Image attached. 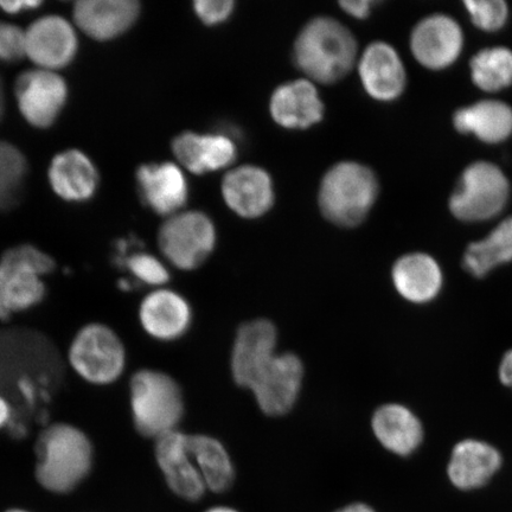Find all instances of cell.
Listing matches in <instances>:
<instances>
[{
    "instance_id": "obj_1",
    "label": "cell",
    "mask_w": 512,
    "mask_h": 512,
    "mask_svg": "<svg viewBox=\"0 0 512 512\" xmlns=\"http://www.w3.org/2000/svg\"><path fill=\"white\" fill-rule=\"evenodd\" d=\"M63 375L61 354L42 332L27 328L0 330V393L14 407L10 432L15 437H24L31 421L48 414Z\"/></svg>"
},
{
    "instance_id": "obj_2",
    "label": "cell",
    "mask_w": 512,
    "mask_h": 512,
    "mask_svg": "<svg viewBox=\"0 0 512 512\" xmlns=\"http://www.w3.org/2000/svg\"><path fill=\"white\" fill-rule=\"evenodd\" d=\"M35 478L54 495L72 494L91 476L95 448L91 437L70 422H51L37 435Z\"/></svg>"
},
{
    "instance_id": "obj_3",
    "label": "cell",
    "mask_w": 512,
    "mask_h": 512,
    "mask_svg": "<svg viewBox=\"0 0 512 512\" xmlns=\"http://www.w3.org/2000/svg\"><path fill=\"white\" fill-rule=\"evenodd\" d=\"M293 60L310 81L332 85L357 66L356 37L335 18H313L294 42Z\"/></svg>"
},
{
    "instance_id": "obj_4",
    "label": "cell",
    "mask_w": 512,
    "mask_h": 512,
    "mask_svg": "<svg viewBox=\"0 0 512 512\" xmlns=\"http://www.w3.org/2000/svg\"><path fill=\"white\" fill-rule=\"evenodd\" d=\"M380 191L379 177L369 166L350 160L337 163L320 183V213L337 227L356 228L367 220Z\"/></svg>"
},
{
    "instance_id": "obj_5",
    "label": "cell",
    "mask_w": 512,
    "mask_h": 512,
    "mask_svg": "<svg viewBox=\"0 0 512 512\" xmlns=\"http://www.w3.org/2000/svg\"><path fill=\"white\" fill-rule=\"evenodd\" d=\"M128 401L134 430L156 440L179 430L185 412L181 386L169 374L157 369H139L128 383Z\"/></svg>"
},
{
    "instance_id": "obj_6",
    "label": "cell",
    "mask_w": 512,
    "mask_h": 512,
    "mask_svg": "<svg viewBox=\"0 0 512 512\" xmlns=\"http://www.w3.org/2000/svg\"><path fill=\"white\" fill-rule=\"evenodd\" d=\"M55 268V260L30 243L10 247L0 255V312L4 320L34 310L44 302V279Z\"/></svg>"
},
{
    "instance_id": "obj_7",
    "label": "cell",
    "mask_w": 512,
    "mask_h": 512,
    "mask_svg": "<svg viewBox=\"0 0 512 512\" xmlns=\"http://www.w3.org/2000/svg\"><path fill=\"white\" fill-rule=\"evenodd\" d=\"M66 364L80 380L91 386H112L123 377L127 367L125 343L110 325L87 323L70 341Z\"/></svg>"
},
{
    "instance_id": "obj_8",
    "label": "cell",
    "mask_w": 512,
    "mask_h": 512,
    "mask_svg": "<svg viewBox=\"0 0 512 512\" xmlns=\"http://www.w3.org/2000/svg\"><path fill=\"white\" fill-rule=\"evenodd\" d=\"M510 179L490 160H475L462 171L448 198V210L463 223H483L496 219L508 207Z\"/></svg>"
},
{
    "instance_id": "obj_9",
    "label": "cell",
    "mask_w": 512,
    "mask_h": 512,
    "mask_svg": "<svg viewBox=\"0 0 512 512\" xmlns=\"http://www.w3.org/2000/svg\"><path fill=\"white\" fill-rule=\"evenodd\" d=\"M217 233L202 211H182L166 219L158 232V247L166 261L181 271L200 268L214 252Z\"/></svg>"
},
{
    "instance_id": "obj_10",
    "label": "cell",
    "mask_w": 512,
    "mask_h": 512,
    "mask_svg": "<svg viewBox=\"0 0 512 512\" xmlns=\"http://www.w3.org/2000/svg\"><path fill=\"white\" fill-rule=\"evenodd\" d=\"M68 85L57 72L32 68L17 76L15 99L19 112L37 130L57 123L68 102Z\"/></svg>"
},
{
    "instance_id": "obj_11",
    "label": "cell",
    "mask_w": 512,
    "mask_h": 512,
    "mask_svg": "<svg viewBox=\"0 0 512 512\" xmlns=\"http://www.w3.org/2000/svg\"><path fill=\"white\" fill-rule=\"evenodd\" d=\"M305 367L294 352H278L249 386L260 411L273 418L290 413L302 393Z\"/></svg>"
},
{
    "instance_id": "obj_12",
    "label": "cell",
    "mask_w": 512,
    "mask_h": 512,
    "mask_svg": "<svg viewBox=\"0 0 512 512\" xmlns=\"http://www.w3.org/2000/svg\"><path fill=\"white\" fill-rule=\"evenodd\" d=\"M465 35L456 18L432 14L421 18L409 35L413 59L431 72H443L456 64L463 54Z\"/></svg>"
},
{
    "instance_id": "obj_13",
    "label": "cell",
    "mask_w": 512,
    "mask_h": 512,
    "mask_svg": "<svg viewBox=\"0 0 512 512\" xmlns=\"http://www.w3.org/2000/svg\"><path fill=\"white\" fill-rule=\"evenodd\" d=\"M27 59L36 68L59 70L72 64L78 55L79 40L75 27L66 18L49 15L38 18L25 30Z\"/></svg>"
},
{
    "instance_id": "obj_14",
    "label": "cell",
    "mask_w": 512,
    "mask_h": 512,
    "mask_svg": "<svg viewBox=\"0 0 512 512\" xmlns=\"http://www.w3.org/2000/svg\"><path fill=\"white\" fill-rule=\"evenodd\" d=\"M277 354L278 330L271 320L256 318L241 324L230 356L234 382L248 389L256 375Z\"/></svg>"
},
{
    "instance_id": "obj_15",
    "label": "cell",
    "mask_w": 512,
    "mask_h": 512,
    "mask_svg": "<svg viewBox=\"0 0 512 512\" xmlns=\"http://www.w3.org/2000/svg\"><path fill=\"white\" fill-rule=\"evenodd\" d=\"M192 319L194 312L188 299L168 287L151 290L138 306L140 326L158 342H176L187 335Z\"/></svg>"
},
{
    "instance_id": "obj_16",
    "label": "cell",
    "mask_w": 512,
    "mask_h": 512,
    "mask_svg": "<svg viewBox=\"0 0 512 512\" xmlns=\"http://www.w3.org/2000/svg\"><path fill=\"white\" fill-rule=\"evenodd\" d=\"M364 91L379 102H394L406 92L408 75L398 50L384 41L370 43L357 61Z\"/></svg>"
},
{
    "instance_id": "obj_17",
    "label": "cell",
    "mask_w": 512,
    "mask_h": 512,
    "mask_svg": "<svg viewBox=\"0 0 512 512\" xmlns=\"http://www.w3.org/2000/svg\"><path fill=\"white\" fill-rule=\"evenodd\" d=\"M155 458L166 485L176 496L197 502L208 491L189 451V434L181 430L155 440Z\"/></svg>"
},
{
    "instance_id": "obj_18",
    "label": "cell",
    "mask_w": 512,
    "mask_h": 512,
    "mask_svg": "<svg viewBox=\"0 0 512 512\" xmlns=\"http://www.w3.org/2000/svg\"><path fill=\"white\" fill-rule=\"evenodd\" d=\"M142 14L137 0H80L73 6L74 25L98 42H108L130 31Z\"/></svg>"
},
{
    "instance_id": "obj_19",
    "label": "cell",
    "mask_w": 512,
    "mask_h": 512,
    "mask_svg": "<svg viewBox=\"0 0 512 512\" xmlns=\"http://www.w3.org/2000/svg\"><path fill=\"white\" fill-rule=\"evenodd\" d=\"M221 191L230 210L243 219H259L274 206V185L270 174L259 166L243 165L222 179Z\"/></svg>"
},
{
    "instance_id": "obj_20",
    "label": "cell",
    "mask_w": 512,
    "mask_h": 512,
    "mask_svg": "<svg viewBox=\"0 0 512 512\" xmlns=\"http://www.w3.org/2000/svg\"><path fill=\"white\" fill-rule=\"evenodd\" d=\"M140 198L153 213L170 217L185 207L189 185L184 172L170 162L140 165L136 172Z\"/></svg>"
},
{
    "instance_id": "obj_21",
    "label": "cell",
    "mask_w": 512,
    "mask_h": 512,
    "mask_svg": "<svg viewBox=\"0 0 512 512\" xmlns=\"http://www.w3.org/2000/svg\"><path fill=\"white\" fill-rule=\"evenodd\" d=\"M48 179L55 195L69 203L91 201L100 184L93 160L78 149L57 153L49 165Z\"/></svg>"
},
{
    "instance_id": "obj_22",
    "label": "cell",
    "mask_w": 512,
    "mask_h": 512,
    "mask_svg": "<svg viewBox=\"0 0 512 512\" xmlns=\"http://www.w3.org/2000/svg\"><path fill=\"white\" fill-rule=\"evenodd\" d=\"M270 113L287 130H306L324 118V102L310 80L286 82L271 96Z\"/></svg>"
},
{
    "instance_id": "obj_23",
    "label": "cell",
    "mask_w": 512,
    "mask_h": 512,
    "mask_svg": "<svg viewBox=\"0 0 512 512\" xmlns=\"http://www.w3.org/2000/svg\"><path fill=\"white\" fill-rule=\"evenodd\" d=\"M171 147L177 162L194 175L226 169L238 155L233 140L222 134L183 132Z\"/></svg>"
},
{
    "instance_id": "obj_24",
    "label": "cell",
    "mask_w": 512,
    "mask_h": 512,
    "mask_svg": "<svg viewBox=\"0 0 512 512\" xmlns=\"http://www.w3.org/2000/svg\"><path fill=\"white\" fill-rule=\"evenodd\" d=\"M454 130L486 145H499L512 137V107L503 100L483 99L453 113Z\"/></svg>"
},
{
    "instance_id": "obj_25",
    "label": "cell",
    "mask_w": 512,
    "mask_h": 512,
    "mask_svg": "<svg viewBox=\"0 0 512 512\" xmlns=\"http://www.w3.org/2000/svg\"><path fill=\"white\" fill-rule=\"evenodd\" d=\"M395 290L414 304H427L438 297L444 274L432 255L414 252L402 255L392 268Z\"/></svg>"
},
{
    "instance_id": "obj_26",
    "label": "cell",
    "mask_w": 512,
    "mask_h": 512,
    "mask_svg": "<svg viewBox=\"0 0 512 512\" xmlns=\"http://www.w3.org/2000/svg\"><path fill=\"white\" fill-rule=\"evenodd\" d=\"M501 466L497 448L482 440L466 439L454 446L447 473L456 488L473 490L488 483Z\"/></svg>"
},
{
    "instance_id": "obj_27",
    "label": "cell",
    "mask_w": 512,
    "mask_h": 512,
    "mask_svg": "<svg viewBox=\"0 0 512 512\" xmlns=\"http://www.w3.org/2000/svg\"><path fill=\"white\" fill-rule=\"evenodd\" d=\"M371 428L377 441L396 456H409L418 450L424 439V428L418 416L399 403H387L377 408Z\"/></svg>"
},
{
    "instance_id": "obj_28",
    "label": "cell",
    "mask_w": 512,
    "mask_h": 512,
    "mask_svg": "<svg viewBox=\"0 0 512 512\" xmlns=\"http://www.w3.org/2000/svg\"><path fill=\"white\" fill-rule=\"evenodd\" d=\"M189 451L208 491L223 494L232 488L235 466L219 439L208 434H189Z\"/></svg>"
},
{
    "instance_id": "obj_29",
    "label": "cell",
    "mask_w": 512,
    "mask_h": 512,
    "mask_svg": "<svg viewBox=\"0 0 512 512\" xmlns=\"http://www.w3.org/2000/svg\"><path fill=\"white\" fill-rule=\"evenodd\" d=\"M512 262V215L499 222L484 239L470 243L463 258L465 271L484 278L495 268Z\"/></svg>"
},
{
    "instance_id": "obj_30",
    "label": "cell",
    "mask_w": 512,
    "mask_h": 512,
    "mask_svg": "<svg viewBox=\"0 0 512 512\" xmlns=\"http://www.w3.org/2000/svg\"><path fill=\"white\" fill-rule=\"evenodd\" d=\"M469 68L479 91L496 94L512 87V50L508 47L480 49L471 57Z\"/></svg>"
},
{
    "instance_id": "obj_31",
    "label": "cell",
    "mask_w": 512,
    "mask_h": 512,
    "mask_svg": "<svg viewBox=\"0 0 512 512\" xmlns=\"http://www.w3.org/2000/svg\"><path fill=\"white\" fill-rule=\"evenodd\" d=\"M29 176V162L14 143L0 139V214L21 202Z\"/></svg>"
},
{
    "instance_id": "obj_32",
    "label": "cell",
    "mask_w": 512,
    "mask_h": 512,
    "mask_svg": "<svg viewBox=\"0 0 512 512\" xmlns=\"http://www.w3.org/2000/svg\"><path fill=\"white\" fill-rule=\"evenodd\" d=\"M463 5L478 30L495 34L507 27L510 9L504 0H465Z\"/></svg>"
},
{
    "instance_id": "obj_33",
    "label": "cell",
    "mask_w": 512,
    "mask_h": 512,
    "mask_svg": "<svg viewBox=\"0 0 512 512\" xmlns=\"http://www.w3.org/2000/svg\"><path fill=\"white\" fill-rule=\"evenodd\" d=\"M125 270L132 275L138 285L155 288L165 287L170 281V272L157 256L136 252L123 259Z\"/></svg>"
},
{
    "instance_id": "obj_34",
    "label": "cell",
    "mask_w": 512,
    "mask_h": 512,
    "mask_svg": "<svg viewBox=\"0 0 512 512\" xmlns=\"http://www.w3.org/2000/svg\"><path fill=\"white\" fill-rule=\"evenodd\" d=\"M27 59L25 30L16 24L0 21V63L14 64Z\"/></svg>"
},
{
    "instance_id": "obj_35",
    "label": "cell",
    "mask_w": 512,
    "mask_h": 512,
    "mask_svg": "<svg viewBox=\"0 0 512 512\" xmlns=\"http://www.w3.org/2000/svg\"><path fill=\"white\" fill-rule=\"evenodd\" d=\"M234 9L233 0H197L194 3L195 14L208 27L228 21Z\"/></svg>"
},
{
    "instance_id": "obj_36",
    "label": "cell",
    "mask_w": 512,
    "mask_h": 512,
    "mask_svg": "<svg viewBox=\"0 0 512 512\" xmlns=\"http://www.w3.org/2000/svg\"><path fill=\"white\" fill-rule=\"evenodd\" d=\"M375 4L374 0H344V2H339V6L345 14L358 19V21L369 18Z\"/></svg>"
},
{
    "instance_id": "obj_37",
    "label": "cell",
    "mask_w": 512,
    "mask_h": 512,
    "mask_svg": "<svg viewBox=\"0 0 512 512\" xmlns=\"http://www.w3.org/2000/svg\"><path fill=\"white\" fill-rule=\"evenodd\" d=\"M14 421V407H12L9 399L0 393V431L10 432L12 425H14Z\"/></svg>"
},
{
    "instance_id": "obj_38",
    "label": "cell",
    "mask_w": 512,
    "mask_h": 512,
    "mask_svg": "<svg viewBox=\"0 0 512 512\" xmlns=\"http://www.w3.org/2000/svg\"><path fill=\"white\" fill-rule=\"evenodd\" d=\"M41 2H35V0H19V2H0V10L4 11L8 15H18L22 12L35 10L40 8Z\"/></svg>"
},
{
    "instance_id": "obj_39",
    "label": "cell",
    "mask_w": 512,
    "mask_h": 512,
    "mask_svg": "<svg viewBox=\"0 0 512 512\" xmlns=\"http://www.w3.org/2000/svg\"><path fill=\"white\" fill-rule=\"evenodd\" d=\"M498 374L499 380H501L504 386L512 389V350H509L502 358Z\"/></svg>"
},
{
    "instance_id": "obj_40",
    "label": "cell",
    "mask_w": 512,
    "mask_h": 512,
    "mask_svg": "<svg viewBox=\"0 0 512 512\" xmlns=\"http://www.w3.org/2000/svg\"><path fill=\"white\" fill-rule=\"evenodd\" d=\"M334 512H376L373 508L369 507L368 504L364 503H351L345 505V507L338 509Z\"/></svg>"
},
{
    "instance_id": "obj_41",
    "label": "cell",
    "mask_w": 512,
    "mask_h": 512,
    "mask_svg": "<svg viewBox=\"0 0 512 512\" xmlns=\"http://www.w3.org/2000/svg\"><path fill=\"white\" fill-rule=\"evenodd\" d=\"M6 110L5 85L2 75H0V123H2Z\"/></svg>"
},
{
    "instance_id": "obj_42",
    "label": "cell",
    "mask_w": 512,
    "mask_h": 512,
    "mask_svg": "<svg viewBox=\"0 0 512 512\" xmlns=\"http://www.w3.org/2000/svg\"><path fill=\"white\" fill-rule=\"evenodd\" d=\"M204 512H240L232 507H226V505H220V507H213Z\"/></svg>"
},
{
    "instance_id": "obj_43",
    "label": "cell",
    "mask_w": 512,
    "mask_h": 512,
    "mask_svg": "<svg viewBox=\"0 0 512 512\" xmlns=\"http://www.w3.org/2000/svg\"><path fill=\"white\" fill-rule=\"evenodd\" d=\"M4 512H32V511L27 510V509H23V508H11V509L6 510Z\"/></svg>"
},
{
    "instance_id": "obj_44",
    "label": "cell",
    "mask_w": 512,
    "mask_h": 512,
    "mask_svg": "<svg viewBox=\"0 0 512 512\" xmlns=\"http://www.w3.org/2000/svg\"><path fill=\"white\" fill-rule=\"evenodd\" d=\"M0 320H4L2 312H0Z\"/></svg>"
}]
</instances>
